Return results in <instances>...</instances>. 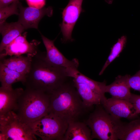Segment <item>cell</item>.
I'll list each match as a JSON object with an SVG mask.
<instances>
[{"instance_id": "obj_1", "label": "cell", "mask_w": 140, "mask_h": 140, "mask_svg": "<svg viewBox=\"0 0 140 140\" xmlns=\"http://www.w3.org/2000/svg\"><path fill=\"white\" fill-rule=\"evenodd\" d=\"M46 53L38 52L32 57L29 71L23 84L25 88L41 91L50 95L66 81L67 68L57 67L45 59Z\"/></svg>"}, {"instance_id": "obj_2", "label": "cell", "mask_w": 140, "mask_h": 140, "mask_svg": "<svg viewBox=\"0 0 140 140\" xmlns=\"http://www.w3.org/2000/svg\"><path fill=\"white\" fill-rule=\"evenodd\" d=\"M50 95L49 113H52L68 123L77 121L86 108L72 83L67 81Z\"/></svg>"}, {"instance_id": "obj_3", "label": "cell", "mask_w": 140, "mask_h": 140, "mask_svg": "<svg viewBox=\"0 0 140 140\" xmlns=\"http://www.w3.org/2000/svg\"><path fill=\"white\" fill-rule=\"evenodd\" d=\"M50 108V95L25 88L19 99L15 112L23 122L27 124L47 114Z\"/></svg>"}, {"instance_id": "obj_4", "label": "cell", "mask_w": 140, "mask_h": 140, "mask_svg": "<svg viewBox=\"0 0 140 140\" xmlns=\"http://www.w3.org/2000/svg\"><path fill=\"white\" fill-rule=\"evenodd\" d=\"M97 106L85 122L91 130L92 139L118 140L124 122L107 112L101 104Z\"/></svg>"}, {"instance_id": "obj_5", "label": "cell", "mask_w": 140, "mask_h": 140, "mask_svg": "<svg viewBox=\"0 0 140 140\" xmlns=\"http://www.w3.org/2000/svg\"><path fill=\"white\" fill-rule=\"evenodd\" d=\"M43 140H63L68 123L52 113L27 124Z\"/></svg>"}, {"instance_id": "obj_6", "label": "cell", "mask_w": 140, "mask_h": 140, "mask_svg": "<svg viewBox=\"0 0 140 140\" xmlns=\"http://www.w3.org/2000/svg\"><path fill=\"white\" fill-rule=\"evenodd\" d=\"M0 131L6 135L8 140L37 139L29 125L13 111L0 116Z\"/></svg>"}, {"instance_id": "obj_7", "label": "cell", "mask_w": 140, "mask_h": 140, "mask_svg": "<svg viewBox=\"0 0 140 140\" xmlns=\"http://www.w3.org/2000/svg\"><path fill=\"white\" fill-rule=\"evenodd\" d=\"M83 0H69L62 13V21L60 25L63 37L62 43L72 42L74 39L72 36L74 27L81 13L84 11L82 8Z\"/></svg>"}, {"instance_id": "obj_8", "label": "cell", "mask_w": 140, "mask_h": 140, "mask_svg": "<svg viewBox=\"0 0 140 140\" xmlns=\"http://www.w3.org/2000/svg\"><path fill=\"white\" fill-rule=\"evenodd\" d=\"M101 103L108 113L120 119L124 118L132 120L140 114L132 103L126 100L112 97L106 98L101 100Z\"/></svg>"}, {"instance_id": "obj_9", "label": "cell", "mask_w": 140, "mask_h": 140, "mask_svg": "<svg viewBox=\"0 0 140 140\" xmlns=\"http://www.w3.org/2000/svg\"><path fill=\"white\" fill-rule=\"evenodd\" d=\"M27 32L22 34L8 45L0 52V59L7 56H12L26 54L33 57L38 53L40 42L33 40L29 43L26 39Z\"/></svg>"}, {"instance_id": "obj_10", "label": "cell", "mask_w": 140, "mask_h": 140, "mask_svg": "<svg viewBox=\"0 0 140 140\" xmlns=\"http://www.w3.org/2000/svg\"><path fill=\"white\" fill-rule=\"evenodd\" d=\"M19 13L18 21L25 29L33 28L38 29L39 22L45 16L51 17L53 15V9L49 6L37 9L30 7H24L19 2Z\"/></svg>"}, {"instance_id": "obj_11", "label": "cell", "mask_w": 140, "mask_h": 140, "mask_svg": "<svg viewBox=\"0 0 140 140\" xmlns=\"http://www.w3.org/2000/svg\"><path fill=\"white\" fill-rule=\"evenodd\" d=\"M41 35L46 50L45 59L48 62L59 67L78 69L79 63L78 59H67L55 46L54 40L48 39L42 34Z\"/></svg>"}, {"instance_id": "obj_12", "label": "cell", "mask_w": 140, "mask_h": 140, "mask_svg": "<svg viewBox=\"0 0 140 140\" xmlns=\"http://www.w3.org/2000/svg\"><path fill=\"white\" fill-rule=\"evenodd\" d=\"M24 90L21 88L9 89L0 88V116L16 111L18 100Z\"/></svg>"}, {"instance_id": "obj_13", "label": "cell", "mask_w": 140, "mask_h": 140, "mask_svg": "<svg viewBox=\"0 0 140 140\" xmlns=\"http://www.w3.org/2000/svg\"><path fill=\"white\" fill-rule=\"evenodd\" d=\"M130 75L128 74L118 75L111 83L106 85L105 93H109L112 97L129 101L131 93L128 83Z\"/></svg>"}, {"instance_id": "obj_14", "label": "cell", "mask_w": 140, "mask_h": 140, "mask_svg": "<svg viewBox=\"0 0 140 140\" xmlns=\"http://www.w3.org/2000/svg\"><path fill=\"white\" fill-rule=\"evenodd\" d=\"M91 131L85 122H69L63 140H91Z\"/></svg>"}, {"instance_id": "obj_15", "label": "cell", "mask_w": 140, "mask_h": 140, "mask_svg": "<svg viewBox=\"0 0 140 140\" xmlns=\"http://www.w3.org/2000/svg\"><path fill=\"white\" fill-rule=\"evenodd\" d=\"M25 30L18 21L10 23L5 22L0 24V32L2 36L0 44V53Z\"/></svg>"}, {"instance_id": "obj_16", "label": "cell", "mask_w": 140, "mask_h": 140, "mask_svg": "<svg viewBox=\"0 0 140 140\" xmlns=\"http://www.w3.org/2000/svg\"><path fill=\"white\" fill-rule=\"evenodd\" d=\"M33 57L27 55H14L0 59V62L11 69L26 75L30 68Z\"/></svg>"}, {"instance_id": "obj_17", "label": "cell", "mask_w": 140, "mask_h": 140, "mask_svg": "<svg viewBox=\"0 0 140 140\" xmlns=\"http://www.w3.org/2000/svg\"><path fill=\"white\" fill-rule=\"evenodd\" d=\"M25 76L10 69L0 62V81L2 87L12 89L13 83L20 82L23 84L25 81Z\"/></svg>"}, {"instance_id": "obj_18", "label": "cell", "mask_w": 140, "mask_h": 140, "mask_svg": "<svg viewBox=\"0 0 140 140\" xmlns=\"http://www.w3.org/2000/svg\"><path fill=\"white\" fill-rule=\"evenodd\" d=\"M73 82L86 108L101 104V97L100 95L85 84Z\"/></svg>"}, {"instance_id": "obj_19", "label": "cell", "mask_w": 140, "mask_h": 140, "mask_svg": "<svg viewBox=\"0 0 140 140\" xmlns=\"http://www.w3.org/2000/svg\"><path fill=\"white\" fill-rule=\"evenodd\" d=\"M71 78L73 82L86 85L101 96V100L106 97L105 94L106 82L105 81L100 82L93 80L80 73L78 69L74 72Z\"/></svg>"}, {"instance_id": "obj_20", "label": "cell", "mask_w": 140, "mask_h": 140, "mask_svg": "<svg viewBox=\"0 0 140 140\" xmlns=\"http://www.w3.org/2000/svg\"><path fill=\"white\" fill-rule=\"evenodd\" d=\"M118 139L140 140V116L127 123H124L120 131Z\"/></svg>"}, {"instance_id": "obj_21", "label": "cell", "mask_w": 140, "mask_h": 140, "mask_svg": "<svg viewBox=\"0 0 140 140\" xmlns=\"http://www.w3.org/2000/svg\"><path fill=\"white\" fill-rule=\"evenodd\" d=\"M127 41V37L125 36H122L113 45L111 48L109 55L99 74V75H102L109 65L118 57L125 47Z\"/></svg>"}, {"instance_id": "obj_22", "label": "cell", "mask_w": 140, "mask_h": 140, "mask_svg": "<svg viewBox=\"0 0 140 140\" xmlns=\"http://www.w3.org/2000/svg\"><path fill=\"white\" fill-rule=\"evenodd\" d=\"M19 1H15L10 4L0 8V24L6 22L9 17L13 15H18Z\"/></svg>"}, {"instance_id": "obj_23", "label": "cell", "mask_w": 140, "mask_h": 140, "mask_svg": "<svg viewBox=\"0 0 140 140\" xmlns=\"http://www.w3.org/2000/svg\"><path fill=\"white\" fill-rule=\"evenodd\" d=\"M128 83L130 88L140 92V70L134 75L130 76Z\"/></svg>"}, {"instance_id": "obj_24", "label": "cell", "mask_w": 140, "mask_h": 140, "mask_svg": "<svg viewBox=\"0 0 140 140\" xmlns=\"http://www.w3.org/2000/svg\"><path fill=\"white\" fill-rule=\"evenodd\" d=\"M29 7L37 9L44 7L45 5L46 0H26Z\"/></svg>"}, {"instance_id": "obj_25", "label": "cell", "mask_w": 140, "mask_h": 140, "mask_svg": "<svg viewBox=\"0 0 140 140\" xmlns=\"http://www.w3.org/2000/svg\"><path fill=\"white\" fill-rule=\"evenodd\" d=\"M129 101L134 105L138 112L140 113V95L131 93Z\"/></svg>"}, {"instance_id": "obj_26", "label": "cell", "mask_w": 140, "mask_h": 140, "mask_svg": "<svg viewBox=\"0 0 140 140\" xmlns=\"http://www.w3.org/2000/svg\"><path fill=\"white\" fill-rule=\"evenodd\" d=\"M20 0H0V8L7 6L15 1Z\"/></svg>"}, {"instance_id": "obj_27", "label": "cell", "mask_w": 140, "mask_h": 140, "mask_svg": "<svg viewBox=\"0 0 140 140\" xmlns=\"http://www.w3.org/2000/svg\"><path fill=\"white\" fill-rule=\"evenodd\" d=\"M8 138L6 135L5 134L0 132V140H8Z\"/></svg>"}, {"instance_id": "obj_28", "label": "cell", "mask_w": 140, "mask_h": 140, "mask_svg": "<svg viewBox=\"0 0 140 140\" xmlns=\"http://www.w3.org/2000/svg\"><path fill=\"white\" fill-rule=\"evenodd\" d=\"M105 1L108 4H111L112 3L113 0H105Z\"/></svg>"}]
</instances>
